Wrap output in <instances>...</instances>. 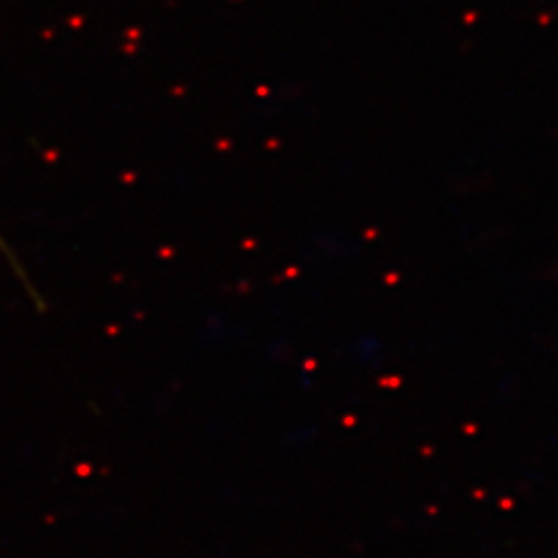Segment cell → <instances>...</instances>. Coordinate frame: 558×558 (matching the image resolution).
Listing matches in <instances>:
<instances>
[{"label":"cell","mask_w":558,"mask_h":558,"mask_svg":"<svg viewBox=\"0 0 558 558\" xmlns=\"http://www.w3.org/2000/svg\"><path fill=\"white\" fill-rule=\"evenodd\" d=\"M0 251H2V253H4V255H7V259H11V263H13V267H15V271H17V274H20L21 278L27 279V278H25V276H23V269H21L20 265H17V260H15V259H13V257H11V253H9V248H7V244H4V242H2V239H0Z\"/></svg>","instance_id":"1"}]
</instances>
